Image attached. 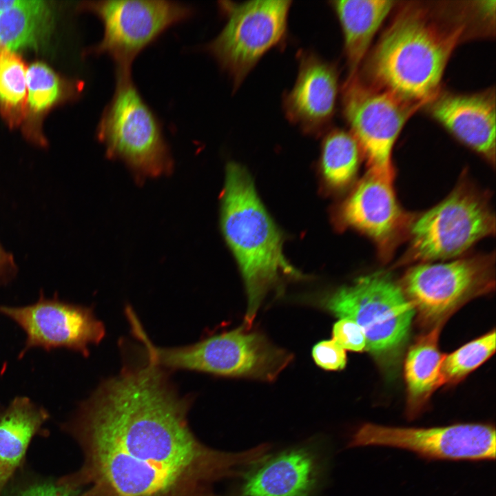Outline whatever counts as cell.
I'll use <instances>...</instances> for the list:
<instances>
[{"instance_id":"25","label":"cell","mask_w":496,"mask_h":496,"mask_svg":"<svg viewBox=\"0 0 496 496\" xmlns=\"http://www.w3.org/2000/svg\"><path fill=\"white\" fill-rule=\"evenodd\" d=\"M26 79L28 106L32 112L39 113L48 110L59 97V79L46 64H31L27 69Z\"/></svg>"},{"instance_id":"13","label":"cell","mask_w":496,"mask_h":496,"mask_svg":"<svg viewBox=\"0 0 496 496\" xmlns=\"http://www.w3.org/2000/svg\"><path fill=\"white\" fill-rule=\"evenodd\" d=\"M0 313L15 322L25 332L26 340L19 358L32 348L47 351L65 348L87 357L89 347L105 337L103 322L87 307L47 298L42 292L38 300L27 306L0 304Z\"/></svg>"},{"instance_id":"21","label":"cell","mask_w":496,"mask_h":496,"mask_svg":"<svg viewBox=\"0 0 496 496\" xmlns=\"http://www.w3.org/2000/svg\"><path fill=\"white\" fill-rule=\"evenodd\" d=\"M50 19L45 1L19 0L0 13V50L16 52L37 46L49 28Z\"/></svg>"},{"instance_id":"12","label":"cell","mask_w":496,"mask_h":496,"mask_svg":"<svg viewBox=\"0 0 496 496\" xmlns=\"http://www.w3.org/2000/svg\"><path fill=\"white\" fill-rule=\"evenodd\" d=\"M380 446L413 452L429 459L486 460L495 458V428L485 424H456L431 428L365 424L349 447Z\"/></svg>"},{"instance_id":"28","label":"cell","mask_w":496,"mask_h":496,"mask_svg":"<svg viewBox=\"0 0 496 496\" xmlns=\"http://www.w3.org/2000/svg\"><path fill=\"white\" fill-rule=\"evenodd\" d=\"M312 356L318 366L329 371L343 369L347 361L345 350L333 340L317 343L312 349Z\"/></svg>"},{"instance_id":"26","label":"cell","mask_w":496,"mask_h":496,"mask_svg":"<svg viewBox=\"0 0 496 496\" xmlns=\"http://www.w3.org/2000/svg\"><path fill=\"white\" fill-rule=\"evenodd\" d=\"M8 496H82V491L59 480L34 479L14 486Z\"/></svg>"},{"instance_id":"22","label":"cell","mask_w":496,"mask_h":496,"mask_svg":"<svg viewBox=\"0 0 496 496\" xmlns=\"http://www.w3.org/2000/svg\"><path fill=\"white\" fill-rule=\"evenodd\" d=\"M362 157L360 148L350 133L340 129L330 131L322 147L321 167L326 182L343 188L355 178Z\"/></svg>"},{"instance_id":"3","label":"cell","mask_w":496,"mask_h":496,"mask_svg":"<svg viewBox=\"0 0 496 496\" xmlns=\"http://www.w3.org/2000/svg\"><path fill=\"white\" fill-rule=\"evenodd\" d=\"M221 228L240 269L247 296L244 324L252 327L268 292L282 277L300 276L286 260L282 236L242 166L227 165L221 195Z\"/></svg>"},{"instance_id":"8","label":"cell","mask_w":496,"mask_h":496,"mask_svg":"<svg viewBox=\"0 0 496 496\" xmlns=\"http://www.w3.org/2000/svg\"><path fill=\"white\" fill-rule=\"evenodd\" d=\"M342 103L367 172L394 180V145L405 123L422 106L364 81L358 74L344 83Z\"/></svg>"},{"instance_id":"14","label":"cell","mask_w":496,"mask_h":496,"mask_svg":"<svg viewBox=\"0 0 496 496\" xmlns=\"http://www.w3.org/2000/svg\"><path fill=\"white\" fill-rule=\"evenodd\" d=\"M393 180L367 172L342 204L344 225L369 237L382 257H389L404 236L413 216L401 207Z\"/></svg>"},{"instance_id":"5","label":"cell","mask_w":496,"mask_h":496,"mask_svg":"<svg viewBox=\"0 0 496 496\" xmlns=\"http://www.w3.org/2000/svg\"><path fill=\"white\" fill-rule=\"evenodd\" d=\"M495 231L489 196L462 176L444 199L412 217L406 234L408 247L400 263L454 259Z\"/></svg>"},{"instance_id":"24","label":"cell","mask_w":496,"mask_h":496,"mask_svg":"<svg viewBox=\"0 0 496 496\" xmlns=\"http://www.w3.org/2000/svg\"><path fill=\"white\" fill-rule=\"evenodd\" d=\"M495 338L493 330L445 355L441 366L442 385L459 382L490 358L495 351Z\"/></svg>"},{"instance_id":"15","label":"cell","mask_w":496,"mask_h":496,"mask_svg":"<svg viewBox=\"0 0 496 496\" xmlns=\"http://www.w3.org/2000/svg\"><path fill=\"white\" fill-rule=\"evenodd\" d=\"M325 464L313 444L267 453L247 468L234 496H312L321 484Z\"/></svg>"},{"instance_id":"11","label":"cell","mask_w":496,"mask_h":496,"mask_svg":"<svg viewBox=\"0 0 496 496\" xmlns=\"http://www.w3.org/2000/svg\"><path fill=\"white\" fill-rule=\"evenodd\" d=\"M85 7L99 17L104 30L102 39L92 50L109 56L116 70H132L143 49L194 13L190 6L165 0H103Z\"/></svg>"},{"instance_id":"9","label":"cell","mask_w":496,"mask_h":496,"mask_svg":"<svg viewBox=\"0 0 496 496\" xmlns=\"http://www.w3.org/2000/svg\"><path fill=\"white\" fill-rule=\"evenodd\" d=\"M227 21L206 45L237 87L260 58L285 38L291 1L257 0L241 3L220 1Z\"/></svg>"},{"instance_id":"10","label":"cell","mask_w":496,"mask_h":496,"mask_svg":"<svg viewBox=\"0 0 496 496\" xmlns=\"http://www.w3.org/2000/svg\"><path fill=\"white\" fill-rule=\"evenodd\" d=\"M495 254H477L411 267L401 287L423 322L441 324L470 299L495 288Z\"/></svg>"},{"instance_id":"1","label":"cell","mask_w":496,"mask_h":496,"mask_svg":"<svg viewBox=\"0 0 496 496\" xmlns=\"http://www.w3.org/2000/svg\"><path fill=\"white\" fill-rule=\"evenodd\" d=\"M190 402L147 358L103 382L63 424L82 448L76 473L59 481L82 496H216L214 485L240 477L266 444L231 453L202 443L189 427Z\"/></svg>"},{"instance_id":"2","label":"cell","mask_w":496,"mask_h":496,"mask_svg":"<svg viewBox=\"0 0 496 496\" xmlns=\"http://www.w3.org/2000/svg\"><path fill=\"white\" fill-rule=\"evenodd\" d=\"M466 27L464 21L444 19L428 6H403L369 56V83L425 106L441 90L447 63Z\"/></svg>"},{"instance_id":"16","label":"cell","mask_w":496,"mask_h":496,"mask_svg":"<svg viewBox=\"0 0 496 496\" xmlns=\"http://www.w3.org/2000/svg\"><path fill=\"white\" fill-rule=\"evenodd\" d=\"M425 106L430 115L453 136L495 165L494 90L473 94L440 90Z\"/></svg>"},{"instance_id":"4","label":"cell","mask_w":496,"mask_h":496,"mask_svg":"<svg viewBox=\"0 0 496 496\" xmlns=\"http://www.w3.org/2000/svg\"><path fill=\"white\" fill-rule=\"evenodd\" d=\"M251 329L243 324L196 343L174 348L154 345L141 325L135 327L133 333L143 344L146 358L163 369L275 380L292 361L293 355Z\"/></svg>"},{"instance_id":"20","label":"cell","mask_w":496,"mask_h":496,"mask_svg":"<svg viewBox=\"0 0 496 496\" xmlns=\"http://www.w3.org/2000/svg\"><path fill=\"white\" fill-rule=\"evenodd\" d=\"M441 324L417 338L410 347L404 364L407 387L406 415L417 417L432 393L442 385L441 366L445 354L438 348Z\"/></svg>"},{"instance_id":"17","label":"cell","mask_w":496,"mask_h":496,"mask_svg":"<svg viewBox=\"0 0 496 496\" xmlns=\"http://www.w3.org/2000/svg\"><path fill=\"white\" fill-rule=\"evenodd\" d=\"M296 81L285 96L287 118L304 132L318 134L333 116L338 93V72L333 63L311 52L299 54Z\"/></svg>"},{"instance_id":"29","label":"cell","mask_w":496,"mask_h":496,"mask_svg":"<svg viewBox=\"0 0 496 496\" xmlns=\"http://www.w3.org/2000/svg\"><path fill=\"white\" fill-rule=\"evenodd\" d=\"M17 273V267L11 254L6 251L0 244V285L12 281Z\"/></svg>"},{"instance_id":"6","label":"cell","mask_w":496,"mask_h":496,"mask_svg":"<svg viewBox=\"0 0 496 496\" xmlns=\"http://www.w3.org/2000/svg\"><path fill=\"white\" fill-rule=\"evenodd\" d=\"M97 137L106 155L124 162L138 178L172 170L161 122L135 85L132 70H116L114 92L100 118Z\"/></svg>"},{"instance_id":"27","label":"cell","mask_w":496,"mask_h":496,"mask_svg":"<svg viewBox=\"0 0 496 496\" xmlns=\"http://www.w3.org/2000/svg\"><path fill=\"white\" fill-rule=\"evenodd\" d=\"M333 340L342 349L355 352L366 349L365 334L360 325L348 318H340L333 327Z\"/></svg>"},{"instance_id":"19","label":"cell","mask_w":496,"mask_h":496,"mask_svg":"<svg viewBox=\"0 0 496 496\" xmlns=\"http://www.w3.org/2000/svg\"><path fill=\"white\" fill-rule=\"evenodd\" d=\"M396 1L340 0L331 2L341 25L349 76L358 74L371 42Z\"/></svg>"},{"instance_id":"30","label":"cell","mask_w":496,"mask_h":496,"mask_svg":"<svg viewBox=\"0 0 496 496\" xmlns=\"http://www.w3.org/2000/svg\"><path fill=\"white\" fill-rule=\"evenodd\" d=\"M19 0H0V13L16 5Z\"/></svg>"},{"instance_id":"18","label":"cell","mask_w":496,"mask_h":496,"mask_svg":"<svg viewBox=\"0 0 496 496\" xmlns=\"http://www.w3.org/2000/svg\"><path fill=\"white\" fill-rule=\"evenodd\" d=\"M29 397L17 396L0 412V496L21 466L32 438L49 419Z\"/></svg>"},{"instance_id":"7","label":"cell","mask_w":496,"mask_h":496,"mask_svg":"<svg viewBox=\"0 0 496 496\" xmlns=\"http://www.w3.org/2000/svg\"><path fill=\"white\" fill-rule=\"evenodd\" d=\"M340 318L355 321L366 337V351L389 360L406 344L416 311L401 285L386 272L356 279L317 303Z\"/></svg>"},{"instance_id":"23","label":"cell","mask_w":496,"mask_h":496,"mask_svg":"<svg viewBox=\"0 0 496 496\" xmlns=\"http://www.w3.org/2000/svg\"><path fill=\"white\" fill-rule=\"evenodd\" d=\"M27 69L16 52L0 50V110L12 126L28 113Z\"/></svg>"}]
</instances>
